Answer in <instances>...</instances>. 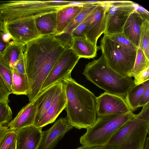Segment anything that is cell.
Here are the masks:
<instances>
[{
    "label": "cell",
    "instance_id": "cell-1",
    "mask_svg": "<svg viewBox=\"0 0 149 149\" xmlns=\"http://www.w3.org/2000/svg\"><path fill=\"white\" fill-rule=\"evenodd\" d=\"M70 47L54 34L41 36L27 43L24 55L29 85V102L39 94L41 88L61 55Z\"/></svg>",
    "mask_w": 149,
    "mask_h": 149
},
{
    "label": "cell",
    "instance_id": "cell-2",
    "mask_svg": "<svg viewBox=\"0 0 149 149\" xmlns=\"http://www.w3.org/2000/svg\"><path fill=\"white\" fill-rule=\"evenodd\" d=\"M63 81L66 98L65 109L66 118L73 127L79 130L87 129L94 123L96 119V97L71 76Z\"/></svg>",
    "mask_w": 149,
    "mask_h": 149
},
{
    "label": "cell",
    "instance_id": "cell-3",
    "mask_svg": "<svg viewBox=\"0 0 149 149\" xmlns=\"http://www.w3.org/2000/svg\"><path fill=\"white\" fill-rule=\"evenodd\" d=\"M82 74L86 79L105 92L123 97L135 84L132 78L113 70L102 54L86 65Z\"/></svg>",
    "mask_w": 149,
    "mask_h": 149
},
{
    "label": "cell",
    "instance_id": "cell-4",
    "mask_svg": "<svg viewBox=\"0 0 149 149\" xmlns=\"http://www.w3.org/2000/svg\"><path fill=\"white\" fill-rule=\"evenodd\" d=\"M141 111L124 124L113 135L108 145L116 149H143L149 133V102Z\"/></svg>",
    "mask_w": 149,
    "mask_h": 149
},
{
    "label": "cell",
    "instance_id": "cell-5",
    "mask_svg": "<svg viewBox=\"0 0 149 149\" xmlns=\"http://www.w3.org/2000/svg\"><path fill=\"white\" fill-rule=\"evenodd\" d=\"M136 115L131 111L122 115L97 116L94 123L80 137V143L85 147L108 145L116 132Z\"/></svg>",
    "mask_w": 149,
    "mask_h": 149
},
{
    "label": "cell",
    "instance_id": "cell-6",
    "mask_svg": "<svg viewBox=\"0 0 149 149\" xmlns=\"http://www.w3.org/2000/svg\"><path fill=\"white\" fill-rule=\"evenodd\" d=\"M61 1H12L0 4V18L4 22L26 17L35 18L64 7Z\"/></svg>",
    "mask_w": 149,
    "mask_h": 149
},
{
    "label": "cell",
    "instance_id": "cell-7",
    "mask_svg": "<svg viewBox=\"0 0 149 149\" xmlns=\"http://www.w3.org/2000/svg\"><path fill=\"white\" fill-rule=\"evenodd\" d=\"M100 42L98 47L108 65L116 72L128 77L134 65L136 51L125 50L108 36H104Z\"/></svg>",
    "mask_w": 149,
    "mask_h": 149
},
{
    "label": "cell",
    "instance_id": "cell-8",
    "mask_svg": "<svg viewBox=\"0 0 149 149\" xmlns=\"http://www.w3.org/2000/svg\"><path fill=\"white\" fill-rule=\"evenodd\" d=\"M106 7V27L104 36H110L122 33L128 18L135 9L134 2L130 1H107Z\"/></svg>",
    "mask_w": 149,
    "mask_h": 149
},
{
    "label": "cell",
    "instance_id": "cell-9",
    "mask_svg": "<svg viewBox=\"0 0 149 149\" xmlns=\"http://www.w3.org/2000/svg\"><path fill=\"white\" fill-rule=\"evenodd\" d=\"M4 23L6 33L13 41L23 47L41 36L33 17H22Z\"/></svg>",
    "mask_w": 149,
    "mask_h": 149
},
{
    "label": "cell",
    "instance_id": "cell-10",
    "mask_svg": "<svg viewBox=\"0 0 149 149\" xmlns=\"http://www.w3.org/2000/svg\"><path fill=\"white\" fill-rule=\"evenodd\" d=\"M80 58L71 48L66 49L54 65L43 84L39 94L49 86L70 76L72 70Z\"/></svg>",
    "mask_w": 149,
    "mask_h": 149
},
{
    "label": "cell",
    "instance_id": "cell-11",
    "mask_svg": "<svg viewBox=\"0 0 149 149\" xmlns=\"http://www.w3.org/2000/svg\"><path fill=\"white\" fill-rule=\"evenodd\" d=\"M97 116L122 115L132 111L124 97L105 92L96 97Z\"/></svg>",
    "mask_w": 149,
    "mask_h": 149
},
{
    "label": "cell",
    "instance_id": "cell-12",
    "mask_svg": "<svg viewBox=\"0 0 149 149\" xmlns=\"http://www.w3.org/2000/svg\"><path fill=\"white\" fill-rule=\"evenodd\" d=\"M73 127L66 117L58 119L50 128L43 131L39 149H53L65 134Z\"/></svg>",
    "mask_w": 149,
    "mask_h": 149
},
{
    "label": "cell",
    "instance_id": "cell-13",
    "mask_svg": "<svg viewBox=\"0 0 149 149\" xmlns=\"http://www.w3.org/2000/svg\"><path fill=\"white\" fill-rule=\"evenodd\" d=\"M97 5L94 9L93 17L83 33L84 35L95 45L104 33L106 27V7L105 3Z\"/></svg>",
    "mask_w": 149,
    "mask_h": 149
},
{
    "label": "cell",
    "instance_id": "cell-14",
    "mask_svg": "<svg viewBox=\"0 0 149 149\" xmlns=\"http://www.w3.org/2000/svg\"><path fill=\"white\" fill-rule=\"evenodd\" d=\"M16 132V149H39L43 136L42 128L32 125Z\"/></svg>",
    "mask_w": 149,
    "mask_h": 149
},
{
    "label": "cell",
    "instance_id": "cell-15",
    "mask_svg": "<svg viewBox=\"0 0 149 149\" xmlns=\"http://www.w3.org/2000/svg\"><path fill=\"white\" fill-rule=\"evenodd\" d=\"M66 98L64 86L56 96L52 104L41 117L33 125L38 128L54 122L62 111L65 109Z\"/></svg>",
    "mask_w": 149,
    "mask_h": 149
},
{
    "label": "cell",
    "instance_id": "cell-16",
    "mask_svg": "<svg viewBox=\"0 0 149 149\" xmlns=\"http://www.w3.org/2000/svg\"><path fill=\"white\" fill-rule=\"evenodd\" d=\"M64 86L63 81L54 84L40 93L34 99L37 103V109L34 123L49 109Z\"/></svg>",
    "mask_w": 149,
    "mask_h": 149
},
{
    "label": "cell",
    "instance_id": "cell-17",
    "mask_svg": "<svg viewBox=\"0 0 149 149\" xmlns=\"http://www.w3.org/2000/svg\"><path fill=\"white\" fill-rule=\"evenodd\" d=\"M37 109V103L34 99L23 107L7 126L10 130L16 132L24 127L33 125Z\"/></svg>",
    "mask_w": 149,
    "mask_h": 149
},
{
    "label": "cell",
    "instance_id": "cell-18",
    "mask_svg": "<svg viewBox=\"0 0 149 149\" xmlns=\"http://www.w3.org/2000/svg\"><path fill=\"white\" fill-rule=\"evenodd\" d=\"M144 19L135 10L130 15L123 26V33L137 48L139 42L141 26Z\"/></svg>",
    "mask_w": 149,
    "mask_h": 149
},
{
    "label": "cell",
    "instance_id": "cell-19",
    "mask_svg": "<svg viewBox=\"0 0 149 149\" xmlns=\"http://www.w3.org/2000/svg\"><path fill=\"white\" fill-rule=\"evenodd\" d=\"M84 7V5L69 6L58 10L56 12V29L54 35L56 36L62 33Z\"/></svg>",
    "mask_w": 149,
    "mask_h": 149
},
{
    "label": "cell",
    "instance_id": "cell-20",
    "mask_svg": "<svg viewBox=\"0 0 149 149\" xmlns=\"http://www.w3.org/2000/svg\"><path fill=\"white\" fill-rule=\"evenodd\" d=\"M98 4H101L84 5L83 9L72 21L64 31L56 36L71 47L73 39L71 32L86 18Z\"/></svg>",
    "mask_w": 149,
    "mask_h": 149
},
{
    "label": "cell",
    "instance_id": "cell-21",
    "mask_svg": "<svg viewBox=\"0 0 149 149\" xmlns=\"http://www.w3.org/2000/svg\"><path fill=\"white\" fill-rule=\"evenodd\" d=\"M71 48L80 58H93L97 55L98 47L85 36L73 38Z\"/></svg>",
    "mask_w": 149,
    "mask_h": 149
},
{
    "label": "cell",
    "instance_id": "cell-22",
    "mask_svg": "<svg viewBox=\"0 0 149 149\" xmlns=\"http://www.w3.org/2000/svg\"><path fill=\"white\" fill-rule=\"evenodd\" d=\"M56 12L47 13L34 18L36 27L41 36L54 34L56 27Z\"/></svg>",
    "mask_w": 149,
    "mask_h": 149
},
{
    "label": "cell",
    "instance_id": "cell-23",
    "mask_svg": "<svg viewBox=\"0 0 149 149\" xmlns=\"http://www.w3.org/2000/svg\"><path fill=\"white\" fill-rule=\"evenodd\" d=\"M149 88V80L137 85H135L127 93L125 98V102L132 112L138 109L141 98L144 92Z\"/></svg>",
    "mask_w": 149,
    "mask_h": 149
},
{
    "label": "cell",
    "instance_id": "cell-24",
    "mask_svg": "<svg viewBox=\"0 0 149 149\" xmlns=\"http://www.w3.org/2000/svg\"><path fill=\"white\" fill-rule=\"evenodd\" d=\"M24 47L13 41L9 42L0 58L13 68L24 55Z\"/></svg>",
    "mask_w": 149,
    "mask_h": 149
},
{
    "label": "cell",
    "instance_id": "cell-25",
    "mask_svg": "<svg viewBox=\"0 0 149 149\" xmlns=\"http://www.w3.org/2000/svg\"><path fill=\"white\" fill-rule=\"evenodd\" d=\"M11 90L12 93L28 95L29 92V85L26 74H19L12 69Z\"/></svg>",
    "mask_w": 149,
    "mask_h": 149
},
{
    "label": "cell",
    "instance_id": "cell-26",
    "mask_svg": "<svg viewBox=\"0 0 149 149\" xmlns=\"http://www.w3.org/2000/svg\"><path fill=\"white\" fill-rule=\"evenodd\" d=\"M148 66H149V59L141 50L137 48L134 65L128 77H134Z\"/></svg>",
    "mask_w": 149,
    "mask_h": 149
},
{
    "label": "cell",
    "instance_id": "cell-27",
    "mask_svg": "<svg viewBox=\"0 0 149 149\" xmlns=\"http://www.w3.org/2000/svg\"><path fill=\"white\" fill-rule=\"evenodd\" d=\"M138 48L143 51L146 57L149 59V20H143L141 28L140 42Z\"/></svg>",
    "mask_w": 149,
    "mask_h": 149
},
{
    "label": "cell",
    "instance_id": "cell-28",
    "mask_svg": "<svg viewBox=\"0 0 149 149\" xmlns=\"http://www.w3.org/2000/svg\"><path fill=\"white\" fill-rule=\"evenodd\" d=\"M108 37L126 50L133 52L137 50V48L125 36L123 33L115 34Z\"/></svg>",
    "mask_w": 149,
    "mask_h": 149
},
{
    "label": "cell",
    "instance_id": "cell-29",
    "mask_svg": "<svg viewBox=\"0 0 149 149\" xmlns=\"http://www.w3.org/2000/svg\"><path fill=\"white\" fill-rule=\"evenodd\" d=\"M0 74L9 88L11 91L12 68L6 62L1 58H0Z\"/></svg>",
    "mask_w": 149,
    "mask_h": 149
},
{
    "label": "cell",
    "instance_id": "cell-30",
    "mask_svg": "<svg viewBox=\"0 0 149 149\" xmlns=\"http://www.w3.org/2000/svg\"><path fill=\"white\" fill-rule=\"evenodd\" d=\"M12 114L8 104L0 101V125L10 122L12 120Z\"/></svg>",
    "mask_w": 149,
    "mask_h": 149
},
{
    "label": "cell",
    "instance_id": "cell-31",
    "mask_svg": "<svg viewBox=\"0 0 149 149\" xmlns=\"http://www.w3.org/2000/svg\"><path fill=\"white\" fill-rule=\"evenodd\" d=\"M94 9L86 18L72 31L71 34L72 38L84 36L83 35L84 32L92 19L94 15Z\"/></svg>",
    "mask_w": 149,
    "mask_h": 149
},
{
    "label": "cell",
    "instance_id": "cell-32",
    "mask_svg": "<svg viewBox=\"0 0 149 149\" xmlns=\"http://www.w3.org/2000/svg\"><path fill=\"white\" fill-rule=\"evenodd\" d=\"M12 93L4 79L0 74V101L8 104L10 95Z\"/></svg>",
    "mask_w": 149,
    "mask_h": 149
},
{
    "label": "cell",
    "instance_id": "cell-33",
    "mask_svg": "<svg viewBox=\"0 0 149 149\" xmlns=\"http://www.w3.org/2000/svg\"><path fill=\"white\" fill-rule=\"evenodd\" d=\"M16 132L10 130L7 132L0 142V149H8L16 140Z\"/></svg>",
    "mask_w": 149,
    "mask_h": 149
},
{
    "label": "cell",
    "instance_id": "cell-34",
    "mask_svg": "<svg viewBox=\"0 0 149 149\" xmlns=\"http://www.w3.org/2000/svg\"><path fill=\"white\" fill-rule=\"evenodd\" d=\"M134 77V81L135 85H138L149 80V66L139 73Z\"/></svg>",
    "mask_w": 149,
    "mask_h": 149
},
{
    "label": "cell",
    "instance_id": "cell-35",
    "mask_svg": "<svg viewBox=\"0 0 149 149\" xmlns=\"http://www.w3.org/2000/svg\"><path fill=\"white\" fill-rule=\"evenodd\" d=\"M12 69L14 70L19 74H26L24 55L21 56Z\"/></svg>",
    "mask_w": 149,
    "mask_h": 149
},
{
    "label": "cell",
    "instance_id": "cell-36",
    "mask_svg": "<svg viewBox=\"0 0 149 149\" xmlns=\"http://www.w3.org/2000/svg\"><path fill=\"white\" fill-rule=\"evenodd\" d=\"M135 9L141 15L143 19L149 20V12L144 8L134 2Z\"/></svg>",
    "mask_w": 149,
    "mask_h": 149
},
{
    "label": "cell",
    "instance_id": "cell-37",
    "mask_svg": "<svg viewBox=\"0 0 149 149\" xmlns=\"http://www.w3.org/2000/svg\"><path fill=\"white\" fill-rule=\"evenodd\" d=\"M149 102V88L143 94L140 100L138 105V108L143 107Z\"/></svg>",
    "mask_w": 149,
    "mask_h": 149
},
{
    "label": "cell",
    "instance_id": "cell-38",
    "mask_svg": "<svg viewBox=\"0 0 149 149\" xmlns=\"http://www.w3.org/2000/svg\"><path fill=\"white\" fill-rule=\"evenodd\" d=\"M4 33L0 31V56L4 52L9 43L3 39V35Z\"/></svg>",
    "mask_w": 149,
    "mask_h": 149
},
{
    "label": "cell",
    "instance_id": "cell-39",
    "mask_svg": "<svg viewBox=\"0 0 149 149\" xmlns=\"http://www.w3.org/2000/svg\"><path fill=\"white\" fill-rule=\"evenodd\" d=\"M76 149H116L113 146L107 145L104 146L85 147L83 146L79 147Z\"/></svg>",
    "mask_w": 149,
    "mask_h": 149
},
{
    "label": "cell",
    "instance_id": "cell-40",
    "mask_svg": "<svg viewBox=\"0 0 149 149\" xmlns=\"http://www.w3.org/2000/svg\"><path fill=\"white\" fill-rule=\"evenodd\" d=\"M10 131L7 126L0 125V142L5 134Z\"/></svg>",
    "mask_w": 149,
    "mask_h": 149
},
{
    "label": "cell",
    "instance_id": "cell-41",
    "mask_svg": "<svg viewBox=\"0 0 149 149\" xmlns=\"http://www.w3.org/2000/svg\"><path fill=\"white\" fill-rule=\"evenodd\" d=\"M2 31L6 33L5 28V23L0 18V31Z\"/></svg>",
    "mask_w": 149,
    "mask_h": 149
},
{
    "label": "cell",
    "instance_id": "cell-42",
    "mask_svg": "<svg viewBox=\"0 0 149 149\" xmlns=\"http://www.w3.org/2000/svg\"><path fill=\"white\" fill-rule=\"evenodd\" d=\"M143 149H149V138L147 137L146 139Z\"/></svg>",
    "mask_w": 149,
    "mask_h": 149
},
{
    "label": "cell",
    "instance_id": "cell-43",
    "mask_svg": "<svg viewBox=\"0 0 149 149\" xmlns=\"http://www.w3.org/2000/svg\"><path fill=\"white\" fill-rule=\"evenodd\" d=\"M16 140L10 145L8 149H16Z\"/></svg>",
    "mask_w": 149,
    "mask_h": 149
}]
</instances>
